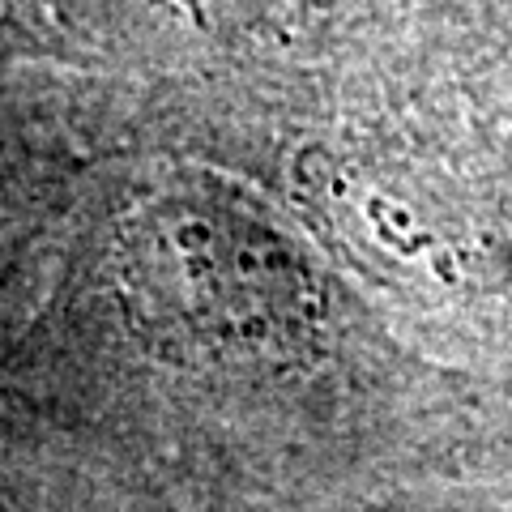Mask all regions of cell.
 Wrapping results in <instances>:
<instances>
[{"mask_svg":"<svg viewBox=\"0 0 512 512\" xmlns=\"http://www.w3.org/2000/svg\"><path fill=\"white\" fill-rule=\"evenodd\" d=\"M111 274L154 346H261L312 312L308 269L282 235L188 192L154 197L120 222Z\"/></svg>","mask_w":512,"mask_h":512,"instance_id":"6da1fadb","label":"cell"}]
</instances>
